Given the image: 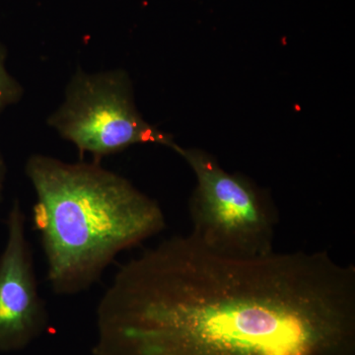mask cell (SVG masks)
Returning a JSON list of instances; mask_svg holds the SVG:
<instances>
[{
    "label": "cell",
    "instance_id": "obj_4",
    "mask_svg": "<svg viewBox=\"0 0 355 355\" xmlns=\"http://www.w3.org/2000/svg\"><path fill=\"white\" fill-rule=\"evenodd\" d=\"M49 127L80 153L111 155L135 144L172 148L171 135L144 120L135 105L125 70H77L65 88L64 101L48 118Z\"/></svg>",
    "mask_w": 355,
    "mask_h": 355
},
{
    "label": "cell",
    "instance_id": "obj_5",
    "mask_svg": "<svg viewBox=\"0 0 355 355\" xmlns=\"http://www.w3.org/2000/svg\"><path fill=\"white\" fill-rule=\"evenodd\" d=\"M6 224V247L0 254V352H13L25 349L44 333L49 315L40 295L19 200H14Z\"/></svg>",
    "mask_w": 355,
    "mask_h": 355
},
{
    "label": "cell",
    "instance_id": "obj_3",
    "mask_svg": "<svg viewBox=\"0 0 355 355\" xmlns=\"http://www.w3.org/2000/svg\"><path fill=\"white\" fill-rule=\"evenodd\" d=\"M171 149L197 178L189 202L191 235L205 249L228 258L273 253L279 216L270 195L249 178L225 171L205 151L177 144Z\"/></svg>",
    "mask_w": 355,
    "mask_h": 355
},
{
    "label": "cell",
    "instance_id": "obj_1",
    "mask_svg": "<svg viewBox=\"0 0 355 355\" xmlns=\"http://www.w3.org/2000/svg\"><path fill=\"white\" fill-rule=\"evenodd\" d=\"M94 355H354L355 268L326 252L235 259L191 234L125 263Z\"/></svg>",
    "mask_w": 355,
    "mask_h": 355
},
{
    "label": "cell",
    "instance_id": "obj_2",
    "mask_svg": "<svg viewBox=\"0 0 355 355\" xmlns=\"http://www.w3.org/2000/svg\"><path fill=\"white\" fill-rule=\"evenodd\" d=\"M36 202L33 223L57 295L88 291L125 250L166 227L155 200L127 178L94 162H64L44 154L27 159Z\"/></svg>",
    "mask_w": 355,
    "mask_h": 355
},
{
    "label": "cell",
    "instance_id": "obj_6",
    "mask_svg": "<svg viewBox=\"0 0 355 355\" xmlns=\"http://www.w3.org/2000/svg\"><path fill=\"white\" fill-rule=\"evenodd\" d=\"M7 51L0 43V114L18 104L24 95V88L6 67Z\"/></svg>",
    "mask_w": 355,
    "mask_h": 355
},
{
    "label": "cell",
    "instance_id": "obj_7",
    "mask_svg": "<svg viewBox=\"0 0 355 355\" xmlns=\"http://www.w3.org/2000/svg\"><path fill=\"white\" fill-rule=\"evenodd\" d=\"M7 178V163L3 153L0 148V202L3 198L4 189H6Z\"/></svg>",
    "mask_w": 355,
    "mask_h": 355
}]
</instances>
